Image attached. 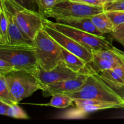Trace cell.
<instances>
[{
	"mask_svg": "<svg viewBox=\"0 0 124 124\" xmlns=\"http://www.w3.org/2000/svg\"><path fill=\"white\" fill-rule=\"evenodd\" d=\"M73 99L64 93L55 94L52 96L50 102L44 104H38L42 106H50L58 108H65L70 105H73Z\"/></svg>",
	"mask_w": 124,
	"mask_h": 124,
	"instance_id": "e0dca14e",
	"label": "cell"
},
{
	"mask_svg": "<svg viewBox=\"0 0 124 124\" xmlns=\"http://www.w3.org/2000/svg\"><path fill=\"white\" fill-rule=\"evenodd\" d=\"M107 15L111 19L115 27L124 24V11H107Z\"/></svg>",
	"mask_w": 124,
	"mask_h": 124,
	"instance_id": "603a6c76",
	"label": "cell"
},
{
	"mask_svg": "<svg viewBox=\"0 0 124 124\" xmlns=\"http://www.w3.org/2000/svg\"><path fill=\"white\" fill-rule=\"evenodd\" d=\"M16 70L11 63L3 58H0V75H6L7 74Z\"/></svg>",
	"mask_w": 124,
	"mask_h": 124,
	"instance_id": "83f0119b",
	"label": "cell"
},
{
	"mask_svg": "<svg viewBox=\"0 0 124 124\" xmlns=\"http://www.w3.org/2000/svg\"><path fill=\"white\" fill-rule=\"evenodd\" d=\"M77 110L80 114H86L98 110H106L110 108H122L124 107L115 102L96 99H73Z\"/></svg>",
	"mask_w": 124,
	"mask_h": 124,
	"instance_id": "7c38bea8",
	"label": "cell"
},
{
	"mask_svg": "<svg viewBox=\"0 0 124 124\" xmlns=\"http://www.w3.org/2000/svg\"><path fill=\"white\" fill-rule=\"evenodd\" d=\"M116 0H104V1L105 2V4L107 3V2H113V1H115Z\"/></svg>",
	"mask_w": 124,
	"mask_h": 124,
	"instance_id": "1f68e13d",
	"label": "cell"
},
{
	"mask_svg": "<svg viewBox=\"0 0 124 124\" xmlns=\"http://www.w3.org/2000/svg\"><path fill=\"white\" fill-rule=\"evenodd\" d=\"M0 6L3 8L8 21V35L9 39L8 45L16 46L23 44H33V41L27 37L20 29L10 8L2 0H0Z\"/></svg>",
	"mask_w": 124,
	"mask_h": 124,
	"instance_id": "8fae6325",
	"label": "cell"
},
{
	"mask_svg": "<svg viewBox=\"0 0 124 124\" xmlns=\"http://www.w3.org/2000/svg\"><path fill=\"white\" fill-rule=\"evenodd\" d=\"M43 23L70 36L92 53L102 50L111 49L113 47L104 36L93 35L65 24L53 22L46 18L44 19Z\"/></svg>",
	"mask_w": 124,
	"mask_h": 124,
	"instance_id": "5b68a950",
	"label": "cell"
},
{
	"mask_svg": "<svg viewBox=\"0 0 124 124\" xmlns=\"http://www.w3.org/2000/svg\"><path fill=\"white\" fill-rule=\"evenodd\" d=\"M0 44L8 45V21L3 8L0 6Z\"/></svg>",
	"mask_w": 124,
	"mask_h": 124,
	"instance_id": "ffe728a7",
	"label": "cell"
},
{
	"mask_svg": "<svg viewBox=\"0 0 124 124\" xmlns=\"http://www.w3.org/2000/svg\"><path fill=\"white\" fill-rule=\"evenodd\" d=\"M43 25L44 30L62 47L82 58L87 64L90 63L93 58V53L70 36H67L52 27L44 23Z\"/></svg>",
	"mask_w": 124,
	"mask_h": 124,
	"instance_id": "ba28073f",
	"label": "cell"
},
{
	"mask_svg": "<svg viewBox=\"0 0 124 124\" xmlns=\"http://www.w3.org/2000/svg\"><path fill=\"white\" fill-rule=\"evenodd\" d=\"M10 105H11L7 104V103L4 102L2 101H0V115L6 116L7 111H8Z\"/></svg>",
	"mask_w": 124,
	"mask_h": 124,
	"instance_id": "f546056e",
	"label": "cell"
},
{
	"mask_svg": "<svg viewBox=\"0 0 124 124\" xmlns=\"http://www.w3.org/2000/svg\"><path fill=\"white\" fill-rule=\"evenodd\" d=\"M38 78L42 85L70 79L78 77L82 74H91L88 73H76L67 67L64 60H62L54 69L46 71L39 65L33 73Z\"/></svg>",
	"mask_w": 124,
	"mask_h": 124,
	"instance_id": "9c48e42d",
	"label": "cell"
},
{
	"mask_svg": "<svg viewBox=\"0 0 124 124\" xmlns=\"http://www.w3.org/2000/svg\"><path fill=\"white\" fill-rule=\"evenodd\" d=\"M113 50L114 52H115V53H117V55L120 57V58H121V60L123 62L124 64V52H122V51L120 50L119 49H118V48H116V47H113Z\"/></svg>",
	"mask_w": 124,
	"mask_h": 124,
	"instance_id": "4dcf8cb0",
	"label": "cell"
},
{
	"mask_svg": "<svg viewBox=\"0 0 124 124\" xmlns=\"http://www.w3.org/2000/svg\"><path fill=\"white\" fill-rule=\"evenodd\" d=\"M14 15L19 27L25 36L33 41L38 33L43 29L45 17L39 13L22 7L13 0H2Z\"/></svg>",
	"mask_w": 124,
	"mask_h": 124,
	"instance_id": "52a82bcc",
	"label": "cell"
},
{
	"mask_svg": "<svg viewBox=\"0 0 124 124\" xmlns=\"http://www.w3.org/2000/svg\"><path fill=\"white\" fill-rule=\"evenodd\" d=\"M55 20L57 23L65 24L79 30L90 33L93 35L104 36V34L96 27L90 18L85 17V18H69V19H58Z\"/></svg>",
	"mask_w": 124,
	"mask_h": 124,
	"instance_id": "5bb4252c",
	"label": "cell"
},
{
	"mask_svg": "<svg viewBox=\"0 0 124 124\" xmlns=\"http://www.w3.org/2000/svg\"><path fill=\"white\" fill-rule=\"evenodd\" d=\"M88 65L95 73H99V72H102L105 70L117 67V65L114 64L110 61L101 58L94 54L92 61L88 64Z\"/></svg>",
	"mask_w": 124,
	"mask_h": 124,
	"instance_id": "ac0fdd59",
	"label": "cell"
},
{
	"mask_svg": "<svg viewBox=\"0 0 124 124\" xmlns=\"http://www.w3.org/2000/svg\"><path fill=\"white\" fill-rule=\"evenodd\" d=\"M123 99H124V96L123 97Z\"/></svg>",
	"mask_w": 124,
	"mask_h": 124,
	"instance_id": "d6a6232c",
	"label": "cell"
},
{
	"mask_svg": "<svg viewBox=\"0 0 124 124\" xmlns=\"http://www.w3.org/2000/svg\"><path fill=\"white\" fill-rule=\"evenodd\" d=\"M39 8V13L45 17L44 12L52 7L57 0H36Z\"/></svg>",
	"mask_w": 124,
	"mask_h": 124,
	"instance_id": "4316f807",
	"label": "cell"
},
{
	"mask_svg": "<svg viewBox=\"0 0 124 124\" xmlns=\"http://www.w3.org/2000/svg\"><path fill=\"white\" fill-rule=\"evenodd\" d=\"M73 99H96L115 102L124 107L123 97L113 90L99 76V73H92L87 77L83 85L78 90L65 93Z\"/></svg>",
	"mask_w": 124,
	"mask_h": 124,
	"instance_id": "6da1fadb",
	"label": "cell"
},
{
	"mask_svg": "<svg viewBox=\"0 0 124 124\" xmlns=\"http://www.w3.org/2000/svg\"><path fill=\"white\" fill-rule=\"evenodd\" d=\"M6 116L19 119H28L29 118L26 113L20 107L18 106L17 104H13L10 106Z\"/></svg>",
	"mask_w": 124,
	"mask_h": 124,
	"instance_id": "7402d4cb",
	"label": "cell"
},
{
	"mask_svg": "<svg viewBox=\"0 0 124 124\" xmlns=\"http://www.w3.org/2000/svg\"><path fill=\"white\" fill-rule=\"evenodd\" d=\"M22 7L39 13V8L36 0H13Z\"/></svg>",
	"mask_w": 124,
	"mask_h": 124,
	"instance_id": "484cf974",
	"label": "cell"
},
{
	"mask_svg": "<svg viewBox=\"0 0 124 124\" xmlns=\"http://www.w3.org/2000/svg\"><path fill=\"white\" fill-rule=\"evenodd\" d=\"M0 101L10 105L18 104L7 85L5 76L3 75H0Z\"/></svg>",
	"mask_w": 124,
	"mask_h": 124,
	"instance_id": "d6986e66",
	"label": "cell"
},
{
	"mask_svg": "<svg viewBox=\"0 0 124 124\" xmlns=\"http://www.w3.org/2000/svg\"><path fill=\"white\" fill-rule=\"evenodd\" d=\"M99 75L113 88L120 89L124 87V78L119 75L114 69L102 71Z\"/></svg>",
	"mask_w": 124,
	"mask_h": 124,
	"instance_id": "2e32d148",
	"label": "cell"
},
{
	"mask_svg": "<svg viewBox=\"0 0 124 124\" xmlns=\"http://www.w3.org/2000/svg\"><path fill=\"white\" fill-rule=\"evenodd\" d=\"M105 12L107 11H124V0H116L110 2H107L103 6Z\"/></svg>",
	"mask_w": 124,
	"mask_h": 124,
	"instance_id": "cb8c5ba5",
	"label": "cell"
},
{
	"mask_svg": "<svg viewBox=\"0 0 124 124\" xmlns=\"http://www.w3.org/2000/svg\"><path fill=\"white\" fill-rule=\"evenodd\" d=\"M90 18L96 27L104 35L111 33L115 29L113 23L107 15L105 12L92 16Z\"/></svg>",
	"mask_w": 124,
	"mask_h": 124,
	"instance_id": "9a60e30c",
	"label": "cell"
},
{
	"mask_svg": "<svg viewBox=\"0 0 124 124\" xmlns=\"http://www.w3.org/2000/svg\"><path fill=\"white\" fill-rule=\"evenodd\" d=\"M104 12L103 6H90L72 0H57L52 7L45 11L44 15L55 19L90 18Z\"/></svg>",
	"mask_w": 124,
	"mask_h": 124,
	"instance_id": "277c9868",
	"label": "cell"
},
{
	"mask_svg": "<svg viewBox=\"0 0 124 124\" xmlns=\"http://www.w3.org/2000/svg\"><path fill=\"white\" fill-rule=\"evenodd\" d=\"M6 82L17 102L42 90V85L35 74L24 70H14L5 75Z\"/></svg>",
	"mask_w": 124,
	"mask_h": 124,
	"instance_id": "8992f818",
	"label": "cell"
},
{
	"mask_svg": "<svg viewBox=\"0 0 124 124\" xmlns=\"http://www.w3.org/2000/svg\"><path fill=\"white\" fill-rule=\"evenodd\" d=\"M72 1L90 5V6H104V5L105 4L104 0H72Z\"/></svg>",
	"mask_w": 124,
	"mask_h": 124,
	"instance_id": "f1b7e54d",
	"label": "cell"
},
{
	"mask_svg": "<svg viewBox=\"0 0 124 124\" xmlns=\"http://www.w3.org/2000/svg\"><path fill=\"white\" fill-rule=\"evenodd\" d=\"M33 43L39 65L44 70L54 69L63 60L61 46L44 29L38 33Z\"/></svg>",
	"mask_w": 124,
	"mask_h": 124,
	"instance_id": "7a4b0ae2",
	"label": "cell"
},
{
	"mask_svg": "<svg viewBox=\"0 0 124 124\" xmlns=\"http://www.w3.org/2000/svg\"><path fill=\"white\" fill-rule=\"evenodd\" d=\"M111 37L115 41H117L124 46V24H121L115 27L111 33Z\"/></svg>",
	"mask_w": 124,
	"mask_h": 124,
	"instance_id": "d4e9b609",
	"label": "cell"
},
{
	"mask_svg": "<svg viewBox=\"0 0 124 124\" xmlns=\"http://www.w3.org/2000/svg\"><path fill=\"white\" fill-rule=\"evenodd\" d=\"M90 75V74H82L75 78L43 85L41 90L43 92L44 96H52L55 94L75 92L83 85Z\"/></svg>",
	"mask_w": 124,
	"mask_h": 124,
	"instance_id": "30bf717a",
	"label": "cell"
},
{
	"mask_svg": "<svg viewBox=\"0 0 124 124\" xmlns=\"http://www.w3.org/2000/svg\"><path fill=\"white\" fill-rule=\"evenodd\" d=\"M93 54L98 56L100 57L101 58L107 59L110 61V62L113 63L117 67H119L124 64L123 62L122 61L120 57L117 55L116 53H115L113 50L111 49L108 50H99L93 53Z\"/></svg>",
	"mask_w": 124,
	"mask_h": 124,
	"instance_id": "44dd1931",
	"label": "cell"
},
{
	"mask_svg": "<svg viewBox=\"0 0 124 124\" xmlns=\"http://www.w3.org/2000/svg\"><path fill=\"white\" fill-rule=\"evenodd\" d=\"M0 58L11 63L16 70L33 73L39 65L33 44H0Z\"/></svg>",
	"mask_w": 124,
	"mask_h": 124,
	"instance_id": "3957f363",
	"label": "cell"
},
{
	"mask_svg": "<svg viewBox=\"0 0 124 124\" xmlns=\"http://www.w3.org/2000/svg\"><path fill=\"white\" fill-rule=\"evenodd\" d=\"M61 52L63 60L64 61L67 67L70 70L76 73H94L88 64H87L82 58L62 47Z\"/></svg>",
	"mask_w": 124,
	"mask_h": 124,
	"instance_id": "4fadbf2b",
	"label": "cell"
}]
</instances>
